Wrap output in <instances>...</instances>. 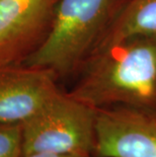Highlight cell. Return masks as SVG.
<instances>
[{
    "instance_id": "9",
    "label": "cell",
    "mask_w": 156,
    "mask_h": 157,
    "mask_svg": "<svg viewBox=\"0 0 156 157\" xmlns=\"http://www.w3.org/2000/svg\"><path fill=\"white\" fill-rule=\"evenodd\" d=\"M21 157H88V156L66 155V154H53V153H32V154L21 155Z\"/></svg>"
},
{
    "instance_id": "7",
    "label": "cell",
    "mask_w": 156,
    "mask_h": 157,
    "mask_svg": "<svg viewBox=\"0 0 156 157\" xmlns=\"http://www.w3.org/2000/svg\"><path fill=\"white\" fill-rule=\"evenodd\" d=\"M156 35V0L121 1L97 47Z\"/></svg>"
},
{
    "instance_id": "6",
    "label": "cell",
    "mask_w": 156,
    "mask_h": 157,
    "mask_svg": "<svg viewBox=\"0 0 156 157\" xmlns=\"http://www.w3.org/2000/svg\"><path fill=\"white\" fill-rule=\"evenodd\" d=\"M54 73L18 64L0 65V123L21 124L61 91Z\"/></svg>"
},
{
    "instance_id": "4",
    "label": "cell",
    "mask_w": 156,
    "mask_h": 157,
    "mask_svg": "<svg viewBox=\"0 0 156 157\" xmlns=\"http://www.w3.org/2000/svg\"><path fill=\"white\" fill-rule=\"evenodd\" d=\"M94 157H156V113L97 109Z\"/></svg>"
},
{
    "instance_id": "3",
    "label": "cell",
    "mask_w": 156,
    "mask_h": 157,
    "mask_svg": "<svg viewBox=\"0 0 156 157\" xmlns=\"http://www.w3.org/2000/svg\"><path fill=\"white\" fill-rule=\"evenodd\" d=\"M97 109L60 91L21 123L22 155L32 153L94 157Z\"/></svg>"
},
{
    "instance_id": "2",
    "label": "cell",
    "mask_w": 156,
    "mask_h": 157,
    "mask_svg": "<svg viewBox=\"0 0 156 157\" xmlns=\"http://www.w3.org/2000/svg\"><path fill=\"white\" fill-rule=\"evenodd\" d=\"M122 0H58L47 35L21 64L57 78L80 70L97 46Z\"/></svg>"
},
{
    "instance_id": "8",
    "label": "cell",
    "mask_w": 156,
    "mask_h": 157,
    "mask_svg": "<svg viewBox=\"0 0 156 157\" xmlns=\"http://www.w3.org/2000/svg\"><path fill=\"white\" fill-rule=\"evenodd\" d=\"M21 124L0 123V157H21Z\"/></svg>"
},
{
    "instance_id": "5",
    "label": "cell",
    "mask_w": 156,
    "mask_h": 157,
    "mask_svg": "<svg viewBox=\"0 0 156 157\" xmlns=\"http://www.w3.org/2000/svg\"><path fill=\"white\" fill-rule=\"evenodd\" d=\"M58 0H0V65L18 64L47 35Z\"/></svg>"
},
{
    "instance_id": "1",
    "label": "cell",
    "mask_w": 156,
    "mask_h": 157,
    "mask_svg": "<svg viewBox=\"0 0 156 157\" xmlns=\"http://www.w3.org/2000/svg\"><path fill=\"white\" fill-rule=\"evenodd\" d=\"M68 93L94 109L156 113V35L95 48Z\"/></svg>"
}]
</instances>
